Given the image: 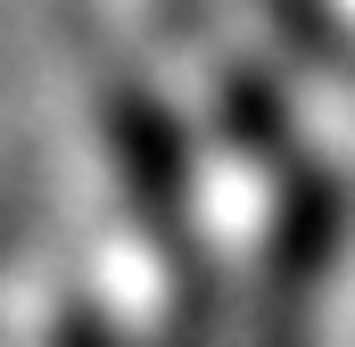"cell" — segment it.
Listing matches in <instances>:
<instances>
[{"label": "cell", "instance_id": "cell-1", "mask_svg": "<svg viewBox=\"0 0 355 347\" xmlns=\"http://www.w3.org/2000/svg\"><path fill=\"white\" fill-rule=\"evenodd\" d=\"M347 223H355V207H347L339 174H297L289 182V207H281L272 248H265V298H257V339L248 347H306L322 281L347 248Z\"/></svg>", "mask_w": 355, "mask_h": 347}, {"label": "cell", "instance_id": "cell-2", "mask_svg": "<svg viewBox=\"0 0 355 347\" xmlns=\"http://www.w3.org/2000/svg\"><path fill=\"white\" fill-rule=\"evenodd\" d=\"M107 124H116V158H124V174H132L149 223H174V215H182V182H190V158H182L166 108H157L149 91H132V99H116Z\"/></svg>", "mask_w": 355, "mask_h": 347}]
</instances>
